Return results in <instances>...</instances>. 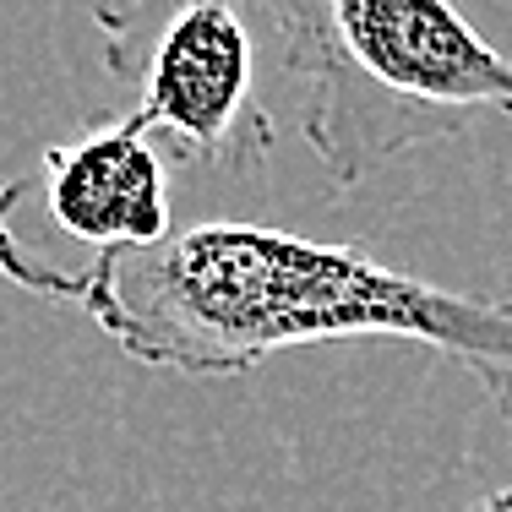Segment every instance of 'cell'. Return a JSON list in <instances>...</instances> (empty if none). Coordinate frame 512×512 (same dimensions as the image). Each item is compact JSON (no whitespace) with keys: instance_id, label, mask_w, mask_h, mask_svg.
<instances>
[{"instance_id":"cell-1","label":"cell","mask_w":512,"mask_h":512,"mask_svg":"<svg viewBox=\"0 0 512 512\" xmlns=\"http://www.w3.org/2000/svg\"><path fill=\"white\" fill-rule=\"evenodd\" d=\"M137 365L240 376L333 338H409L458 360L512 420V300L458 295L267 224H186L109 262L82 306Z\"/></svg>"},{"instance_id":"cell-2","label":"cell","mask_w":512,"mask_h":512,"mask_svg":"<svg viewBox=\"0 0 512 512\" xmlns=\"http://www.w3.org/2000/svg\"><path fill=\"white\" fill-rule=\"evenodd\" d=\"M278 77L300 88V137L333 186L409 148L512 120V60L453 0H267Z\"/></svg>"},{"instance_id":"cell-3","label":"cell","mask_w":512,"mask_h":512,"mask_svg":"<svg viewBox=\"0 0 512 512\" xmlns=\"http://www.w3.org/2000/svg\"><path fill=\"white\" fill-rule=\"evenodd\" d=\"M93 28L104 71L137 93L131 115L169 164L246 175L273 153L267 0H93Z\"/></svg>"},{"instance_id":"cell-4","label":"cell","mask_w":512,"mask_h":512,"mask_svg":"<svg viewBox=\"0 0 512 512\" xmlns=\"http://www.w3.org/2000/svg\"><path fill=\"white\" fill-rule=\"evenodd\" d=\"M164 164L137 115L44 142L33 169L0 186V278L22 295L88 306L115 256L175 235Z\"/></svg>"},{"instance_id":"cell-5","label":"cell","mask_w":512,"mask_h":512,"mask_svg":"<svg viewBox=\"0 0 512 512\" xmlns=\"http://www.w3.org/2000/svg\"><path fill=\"white\" fill-rule=\"evenodd\" d=\"M469 512H512V485H507V491H491L485 502H474Z\"/></svg>"}]
</instances>
